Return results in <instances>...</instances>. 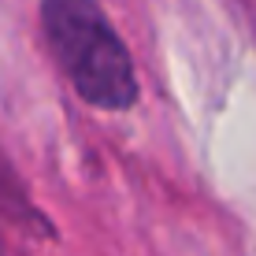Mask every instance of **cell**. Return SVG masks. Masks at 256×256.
I'll use <instances>...</instances> for the list:
<instances>
[{
  "instance_id": "obj_1",
  "label": "cell",
  "mask_w": 256,
  "mask_h": 256,
  "mask_svg": "<svg viewBox=\"0 0 256 256\" xmlns=\"http://www.w3.org/2000/svg\"><path fill=\"white\" fill-rule=\"evenodd\" d=\"M41 26L60 70L90 108L126 112L138 104L130 45L96 0H41Z\"/></svg>"
}]
</instances>
